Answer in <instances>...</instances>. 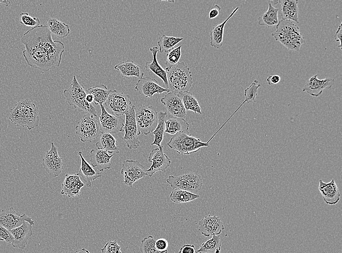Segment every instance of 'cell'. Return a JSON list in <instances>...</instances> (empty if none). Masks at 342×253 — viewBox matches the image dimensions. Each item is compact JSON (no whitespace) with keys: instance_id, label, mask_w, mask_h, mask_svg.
<instances>
[{"instance_id":"836d02e7","label":"cell","mask_w":342,"mask_h":253,"mask_svg":"<svg viewBox=\"0 0 342 253\" xmlns=\"http://www.w3.org/2000/svg\"><path fill=\"white\" fill-rule=\"evenodd\" d=\"M111 90L108 89L104 84H100L88 88L86 93L92 94L94 97L93 103L97 105L103 104L105 102L108 98Z\"/></svg>"},{"instance_id":"f1b7e54d","label":"cell","mask_w":342,"mask_h":253,"mask_svg":"<svg viewBox=\"0 0 342 253\" xmlns=\"http://www.w3.org/2000/svg\"><path fill=\"white\" fill-rule=\"evenodd\" d=\"M239 8V7H236L224 21L212 28L210 34V45L211 46L216 49H220L222 47L223 43L224 26L227 21L234 15Z\"/></svg>"},{"instance_id":"7dc6e473","label":"cell","mask_w":342,"mask_h":253,"mask_svg":"<svg viewBox=\"0 0 342 253\" xmlns=\"http://www.w3.org/2000/svg\"><path fill=\"white\" fill-rule=\"evenodd\" d=\"M178 253H197V250L194 245L187 244L180 247Z\"/></svg>"},{"instance_id":"ee69618b","label":"cell","mask_w":342,"mask_h":253,"mask_svg":"<svg viewBox=\"0 0 342 253\" xmlns=\"http://www.w3.org/2000/svg\"><path fill=\"white\" fill-rule=\"evenodd\" d=\"M121 246L117 240L108 241L104 246L101 249L102 253H122L120 251Z\"/></svg>"},{"instance_id":"ffe728a7","label":"cell","mask_w":342,"mask_h":253,"mask_svg":"<svg viewBox=\"0 0 342 253\" xmlns=\"http://www.w3.org/2000/svg\"><path fill=\"white\" fill-rule=\"evenodd\" d=\"M135 90L141 96L151 98L155 93L169 92L168 89L160 86L155 79L149 76L140 78L136 83Z\"/></svg>"},{"instance_id":"681fc988","label":"cell","mask_w":342,"mask_h":253,"mask_svg":"<svg viewBox=\"0 0 342 253\" xmlns=\"http://www.w3.org/2000/svg\"><path fill=\"white\" fill-rule=\"evenodd\" d=\"M221 10V8L220 6H219L218 5H215L209 12V18L213 19L218 17Z\"/></svg>"},{"instance_id":"484cf974","label":"cell","mask_w":342,"mask_h":253,"mask_svg":"<svg viewBox=\"0 0 342 253\" xmlns=\"http://www.w3.org/2000/svg\"><path fill=\"white\" fill-rule=\"evenodd\" d=\"M114 68L120 72V76L123 78L135 76L141 78L144 75L142 66L130 59L115 65Z\"/></svg>"},{"instance_id":"5b68a950","label":"cell","mask_w":342,"mask_h":253,"mask_svg":"<svg viewBox=\"0 0 342 253\" xmlns=\"http://www.w3.org/2000/svg\"><path fill=\"white\" fill-rule=\"evenodd\" d=\"M63 94L69 105L79 111H85L97 117L95 108L86 100L87 94L84 87L79 83L75 75H73L69 87L64 90Z\"/></svg>"},{"instance_id":"4dcf8cb0","label":"cell","mask_w":342,"mask_h":253,"mask_svg":"<svg viewBox=\"0 0 342 253\" xmlns=\"http://www.w3.org/2000/svg\"><path fill=\"white\" fill-rule=\"evenodd\" d=\"M117 140L112 134L101 133L99 137V140L96 143L98 149L104 150L109 153H118L119 148L116 145Z\"/></svg>"},{"instance_id":"d6a6232c","label":"cell","mask_w":342,"mask_h":253,"mask_svg":"<svg viewBox=\"0 0 342 253\" xmlns=\"http://www.w3.org/2000/svg\"><path fill=\"white\" fill-rule=\"evenodd\" d=\"M279 8L274 7L271 3H269L267 11L258 18V24L268 27L276 25L279 21Z\"/></svg>"},{"instance_id":"f35d334b","label":"cell","mask_w":342,"mask_h":253,"mask_svg":"<svg viewBox=\"0 0 342 253\" xmlns=\"http://www.w3.org/2000/svg\"><path fill=\"white\" fill-rule=\"evenodd\" d=\"M183 39V37L168 36L165 35H163L159 38L158 41H157L159 51L160 53H168Z\"/></svg>"},{"instance_id":"7402d4cb","label":"cell","mask_w":342,"mask_h":253,"mask_svg":"<svg viewBox=\"0 0 342 253\" xmlns=\"http://www.w3.org/2000/svg\"><path fill=\"white\" fill-rule=\"evenodd\" d=\"M14 237L12 245L14 248L24 249L27 244L28 239L32 235V226L24 221L20 226L10 231Z\"/></svg>"},{"instance_id":"e0dca14e","label":"cell","mask_w":342,"mask_h":253,"mask_svg":"<svg viewBox=\"0 0 342 253\" xmlns=\"http://www.w3.org/2000/svg\"><path fill=\"white\" fill-rule=\"evenodd\" d=\"M160 101L167 108L168 115L183 119L186 117L187 111L177 93L169 91Z\"/></svg>"},{"instance_id":"9c48e42d","label":"cell","mask_w":342,"mask_h":253,"mask_svg":"<svg viewBox=\"0 0 342 253\" xmlns=\"http://www.w3.org/2000/svg\"><path fill=\"white\" fill-rule=\"evenodd\" d=\"M166 181L174 189L183 190L191 193L199 191L203 185L201 176L193 172L177 176L170 175L166 179Z\"/></svg>"},{"instance_id":"277c9868","label":"cell","mask_w":342,"mask_h":253,"mask_svg":"<svg viewBox=\"0 0 342 253\" xmlns=\"http://www.w3.org/2000/svg\"><path fill=\"white\" fill-rule=\"evenodd\" d=\"M166 72L170 91L177 93L188 91L193 83L192 73L184 61L179 62Z\"/></svg>"},{"instance_id":"816d5d0a","label":"cell","mask_w":342,"mask_h":253,"mask_svg":"<svg viewBox=\"0 0 342 253\" xmlns=\"http://www.w3.org/2000/svg\"><path fill=\"white\" fill-rule=\"evenodd\" d=\"M86 100L87 102L91 103L92 102H93L94 97L92 94L87 93L86 96Z\"/></svg>"},{"instance_id":"4fadbf2b","label":"cell","mask_w":342,"mask_h":253,"mask_svg":"<svg viewBox=\"0 0 342 253\" xmlns=\"http://www.w3.org/2000/svg\"><path fill=\"white\" fill-rule=\"evenodd\" d=\"M120 174L124 184L130 187L136 181L148 176L143 165L137 161L130 160L122 162Z\"/></svg>"},{"instance_id":"6da1fadb","label":"cell","mask_w":342,"mask_h":253,"mask_svg":"<svg viewBox=\"0 0 342 253\" xmlns=\"http://www.w3.org/2000/svg\"><path fill=\"white\" fill-rule=\"evenodd\" d=\"M20 41L25 46L22 54L29 66L47 72L60 65L64 44L52 39L46 25L28 30L23 34Z\"/></svg>"},{"instance_id":"52a82bcc","label":"cell","mask_w":342,"mask_h":253,"mask_svg":"<svg viewBox=\"0 0 342 253\" xmlns=\"http://www.w3.org/2000/svg\"><path fill=\"white\" fill-rule=\"evenodd\" d=\"M135 118L139 134L152 133L157 124V112L151 106H142L135 111Z\"/></svg>"},{"instance_id":"e575fe53","label":"cell","mask_w":342,"mask_h":253,"mask_svg":"<svg viewBox=\"0 0 342 253\" xmlns=\"http://www.w3.org/2000/svg\"><path fill=\"white\" fill-rule=\"evenodd\" d=\"M167 114V112L166 111H161L157 112V124L152 132L154 135V139L151 144L152 145H156L158 147L161 146L165 133V119Z\"/></svg>"},{"instance_id":"1f68e13d","label":"cell","mask_w":342,"mask_h":253,"mask_svg":"<svg viewBox=\"0 0 342 253\" xmlns=\"http://www.w3.org/2000/svg\"><path fill=\"white\" fill-rule=\"evenodd\" d=\"M46 26L51 34L60 38L66 37L70 33L69 26L56 18H48Z\"/></svg>"},{"instance_id":"7a4b0ae2","label":"cell","mask_w":342,"mask_h":253,"mask_svg":"<svg viewBox=\"0 0 342 253\" xmlns=\"http://www.w3.org/2000/svg\"><path fill=\"white\" fill-rule=\"evenodd\" d=\"M9 119L17 126L32 129L38 126L39 123L38 108L31 100H21L11 109Z\"/></svg>"},{"instance_id":"db71d44e","label":"cell","mask_w":342,"mask_h":253,"mask_svg":"<svg viewBox=\"0 0 342 253\" xmlns=\"http://www.w3.org/2000/svg\"><path fill=\"white\" fill-rule=\"evenodd\" d=\"M11 2L9 0H0V4H3L5 5V6H8L9 4H10Z\"/></svg>"},{"instance_id":"8d00e7d4","label":"cell","mask_w":342,"mask_h":253,"mask_svg":"<svg viewBox=\"0 0 342 253\" xmlns=\"http://www.w3.org/2000/svg\"><path fill=\"white\" fill-rule=\"evenodd\" d=\"M221 245L220 235H213L200 245L197 253H220Z\"/></svg>"},{"instance_id":"f6af8a7d","label":"cell","mask_w":342,"mask_h":253,"mask_svg":"<svg viewBox=\"0 0 342 253\" xmlns=\"http://www.w3.org/2000/svg\"><path fill=\"white\" fill-rule=\"evenodd\" d=\"M0 241H5L10 244H12L14 241V237L10 231L0 225Z\"/></svg>"},{"instance_id":"8992f818","label":"cell","mask_w":342,"mask_h":253,"mask_svg":"<svg viewBox=\"0 0 342 253\" xmlns=\"http://www.w3.org/2000/svg\"><path fill=\"white\" fill-rule=\"evenodd\" d=\"M167 145L181 155H189L197 152L201 147L209 146L208 143L202 142L188 132H179L174 134Z\"/></svg>"},{"instance_id":"cb8c5ba5","label":"cell","mask_w":342,"mask_h":253,"mask_svg":"<svg viewBox=\"0 0 342 253\" xmlns=\"http://www.w3.org/2000/svg\"><path fill=\"white\" fill-rule=\"evenodd\" d=\"M84 184L77 174H66L62 184L61 194L68 197H74L79 195L81 188Z\"/></svg>"},{"instance_id":"ba28073f","label":"cell","mask_w":342,"mask_h":253,"mask_svg":"<svg viewBox=\"0 0 342 253\" xmlns=\"http://www.w3.org/2000/svg\"><path fill=\"white\" fill-rule=\"evenodd\" d=\"M96 117L92 114L86 113L78 122L75 131L81 142H91L101 134L99 122Z\"/></svg>"},{"instance_id":"d6986e66","label":"cell","mask_w":342,"mask_h":253,"mask_svg":"<svg viewBox=\"0 0 342 253\" xmlns=\"http://www.w3.org/2000/svg\"><path fill=\"white\" fill-rule=\"evenodd\" d=\"M318 74L310 77L306 82L302 91L312 97L320 96L325 89H330L334 84L333 78L326 77L320 80L318 79Z\"/></svg>"},{"instance_id":"4316f807","label":"cell","mask_w":342,"mask_h":253,"mask_svg":"<svg viewBox=\"0 0 342 253\" xmlns=\"http://www.w3.org/2000/svg\"><path fill=\"white\" fill-rule=\"evenodd\" d=\"M189 126V124L184 119L167 114L165 119V133L174 135L179 132H188Z\"/></svg>"},{"instance_id":"bcb514c9","label":"cell","mask_w":342,"mask_h":253,"mask_svg":"<svg viewBox=\"0 0 342 253\" xmlns=\"http://www.w3.org/2000/svg\"><path fill=\"white\" fill-rule=\"evenodd\" d=\"M155 246L158 251H164L167 250L169 243L166 239L160 238L155 240Z\"/></svg>"},{"instance_id":"5bb4252c","label":"cell","mask_w":342,"mask_h":253,"mask_svg":"<svg viewBox=\"0 0 342 253\" xmlns=\"http://www.w3.org/2000/svg\"><path fill=\"white\" fill-rule=\"evenodd\" d=\"M27 221L32 226L34 224V220L27 215H20L13 207L4 209L0 211V225L9 231L20 226Z\"/></svg>"},{"instance_id":"d590c367","label":"cell","mask_w":342,"mask_h":253,"mask_svg":"<svg viewBox=\"0 0 342 253\" xmlns=\"http://www.w3.org/2000/svg\"><path fill=\"white\" fill-rule=\"evenodd\" d=\"M177 95L181 100L186 111L191 110L195 113H202L198 101L189 91L179 92Z\"/></svg>"},{"instance_id":"7bdbcfd3","label":"cell","mask_w":342,"mask_h":253,"mask_svg":"<svg viewBox=\"0 0 342 253\" xmlns=\"http://www.w3.org/2000/svg\"><path fill=\"white\" fill-rule=\"evenodd\" d=\"M20 23L31 28L39 25L40 20L35 17H32L28 13H21L19 14Z\"/></svg>"},{"instance_id":"ab89813d","label":"cell","mask_w":342,"mask_h":253,"mask_svg":"<svg viewBox=\"0 0 342 253\" xmlns=\"http://www.w3.org/2000/svg\"><path fill=\"white\" fill-rule=\"evenodd\" d=\"M257 80H254L251 84L244 90V96L245 99L230 117L227 120L228 121L232 116L239 110V109L245 103H250L251 102H256V98L257 95L258 89L260 87V84H257Z\"/></svg>"},{"instance_id":"2e32d148","label":"cell","mask_w":342,"mask_h":253,"mask_svg":"<svg viewBox=\"0 0 342 253\" xmlns=\"http://www.w3.org/2000/svg\"><path fill=\"white\" fill-rule=\"evenodd\" d=\"M148 160L152 163L150 168L146 170L149 177H152L158 171L165 172L171 163L169 157L164 153L163 146L162 145L150 152Z\"/></svg>"},{"instance_id":"9a60e30c","label":"cell","mask_w":342,"mask_h":253,"mask_svg":"<svg viewBox=\"0 0 342 253\" xmlns=\"http://www.w3.org/2000/svg\"><path fill=\"white\" fill-rule=\"evenodd\" d=\"M42 165L48 173L52 177L58 176L62 171V160L58 154L57 147L51 143V149L47 151L42 159Z\"/></svg>"},{"instance_id":"f5cc1de1","label":"cell","mask_w":342,"mask_h":253,"mask_svg":"<svg viewBox=\"0 0 342 253\" xmlns=\"http://www.w3.org/2000/svg\"><path fill=\"white\" fill-rule=\"evenodd\" d=\"M74 253H90L88 250L85 248H82L80 250L75 251Z\"/></svg>"},{"instance_id":"f907efd6","label":"cell","mask_w":342,"mask_h":253,"mask_svg":"<svg viewBox=\"0 0 342 253\" xmlns=\"http://www.w3.org/2000/svg\"><path fill=\"white\" fill-rule=\"evenodd\" d=\"M280 77L278 75H270L266 79L269 86L276 84L280 81Z\"/></svg>"},{"instance_id":"c3c4849f","label":"cell","mask_w":342,"mask_h":253,"mask_svg":"<svg viewBox=\"0 0 342 253\" xmlns=\"http://www.w3.org/2000/svg\"><path fill=\"white\" fill-rule=\"evenodd\" d=\"M342 23L341 22L340 24L339 25L337 30L336 31V33L334 35V39L337 42H339L340 44L338 45V47H339L342 50Z\"/></svg>"},{"instance_id":"3957f363","label":"cell","mask_w":342,"mask_h":253,"mask_svg":"<svg viewBox=\"0 0 342 253\" xmlns=\"http://www.w3.org/2000/svg\"><path fill=\"white\" fill-rule=\"evenodd\" d=\"M276 30L272 36L289 50L298 51L305 39L299 27L291 20L281 19L276 25Z\"/></svg>"},{"instance_id":"d4e9b609","label":"cell","mask_w":342,"mask_h":253,"mask_svg":"<svg viewBox=\"0 0 342 253\" xmlns=\"http://www.w3.org/2000/svg\"><path fill=\"white\" fill-rule=\"evenodd\" d=\"M78 155L81 159V165L77 174L84 181L86 187L91 186V181L102 177V174L97 172L93 167L84 159L82 152L79 151Z\"/></svg>"},{"instance_id":"ac0fdd59","label":"cell","mask_w":342,"mask_h":253,"mask_svg":"<svg viewBox=\"0 0 342 253\" xmlns=\"http://www.w3.org/2000/svg\"><path fill=\"white\" fill-rule=\"evenodd\" d=\"M198 231L206 237L213 235H220L224 227L221 218L208 215L200 219L198 222Z\"/></svg>"},{"instance_id":"7c38bea8","label":"cell","mask_w":342,"mask_h":253,"mask_svg":"<svg viewBox=\"0 0 342 253\" xmlns=\"http://www.w3.org/2000/svg\"><path fill=\"white\" fill-rule=\"evenodd\" d=\"M101 114L99 117V126L101 133L115 134L123 132L125 119L108 113L103 104L99 105Z\"/></svg>"},{"instance_id":"44dd1931","label":"cell","mask_w":342,"mask_h":253,"mask_svg":"<svg viewBox=\"0 0 342 253\" xmlns=\"http://www.w3.org/2000/svg\"><path fill=\"white\" fill-rule=\"evenodd\" d=\"M319 190L325 203L329 205L337 204L340 199V193L338 186L333 179L328 182L319 180Z\"/></svg>"},{"instance_id":"74e56055","label":"cell","mask_w":342,"mask_h":253,"mask_svg":"<svg viewBox=\"0 0 342 253\" xmlns=\"http://www.w3.org/2000/svg\"><path fill=\"white\" fill-rule=\"evenodd\" d=\"M199 197L198 194L179 189L174 190L170 195L171 200L176 203L188 202L198 199Z\"/></svg>"},{"instance_id":"b9f144b4","label":"cell","mask_w":342,"mask_h":253,"mask_svg":"<svg viewBox=\"0 0 342 253\" xmlns=\"http://www.w3.org/2000/svg\"><path fill=\"white\" fill-rule=\"evenodd\" d=\"M181 45H179L167 53L165 62L166 68L165 70L166 72L179 62V61L181 56Z\"/></svg>"},{"instance_id":"60d3db41","label":"cell","mask_w":342,"mask_h":253,"mask_svg":"<svg viewBox=\"0 0 342 253\" xmlns=\"http://www.w3.org/2000/svg\"><path fill=\"white\" fill-rule=\"evenodd\" d=\"M155 239L153 236L149 235L144 237L140 245L141 253H168V250L164 251H158L155 246Z\"/></svg>"},{"instance_id":"f546056e","label":"cell","mask_w":342,"mask_h":253,"mask_svg":"<svg viewBox=\"0 0 342 253\" xmlns=\"http://www.w3.org/2000/svg\"><path fill=\"white\" fill-rule=\"evenodd\" d=\"M282 17L283 19L292 20L298 23V7L297 0H280Z\"/></svg>"},{"instance_id":"30bf717a","label":"cell","mask_w":342,"mask_h":253,"mask_svg":"<svg viewBox=\"0 0 342 253\" xmlns=\"http://www.w3.org/2000/svg\"><path fill=\"white\" fill-rule=\"evenodd\" d=\"M123 127L124 136L122 138L126 146L129 149H136L139 146L140 142L135 118V106L133 105L125 114Z\"/></svg>"},{"instance_id":"603a6c76","label":"cell","mask_w":342,"mask_h":253,"mask_svg":"<svg viewBox=\"0 0 342 253\" xmlns=\"http://www.w3.org/2000/svg\"><path fill=\"white\" fill-rule=\"evenodd\" d=\"M113 154L109 155L107 151L100 149H93L90 152L91 166L96 167L99 171H103L111 167V159Z\"/></svg>"},{"instance_id":"83f0119b","label":"cell","mask_w":342,"mask_h":253,"mask_svg":"<svg viewBox=\"0 0 342 253\" xmlns=\"http://www.w3.org/2000/svg\"><path fill=\"white\" fill-rule=\"evenodd\" d=\"M150 51L153 54L152 62H147L145 65L147 71H151L156 75L158 76L164 82L165 85L168 89L167 80V73L166 71L160 65L156 58L157 54L158 51L157 47L155 46L150 48Z\"/></svg>"},{"instance_id":"8fae6325","label":"cell","mask_w":342,"mask_h":253,"mask_svg":"<svg viewBox=\"0 0 342 253\" xmlns=\"http://www.w3.org/2000/svg\"><path fill=\"white\" fill-rule=\"evenodd\" d=\"M103 104L109 109L111 114L117 116L125 114L132 106L129 95L118 92L116 90H111Z\"/></svg>"}]
</instances>
